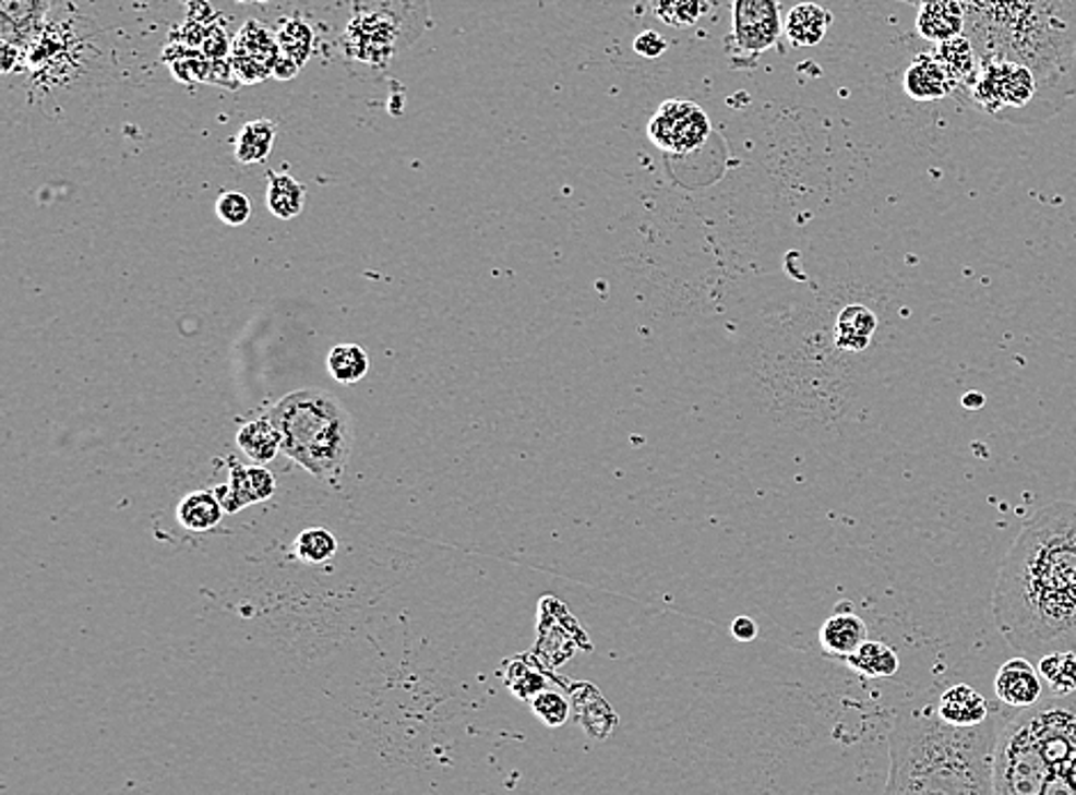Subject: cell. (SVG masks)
<instances>
[{
  "instance_id": "cell-1",
  "label": "cell",
  "mask_w": 1076,
  "mask_h": 795,
  "mask_svg": "<svg viewBox=\"0 0 1076 795\" xmlns=\"http://www.w3.org/2000/svg\"><path fill=\"white\" fill-rule=\"evenodd\" d=\"M992 615L1024 655L1076 653V503L1036 511L999 569Z\"/></svg>"
},
{
  "instance_id": "cell-2",
  "label": "cell",
  "mask_w": 1076,
  "mask_h": 795,
  "mask_svg": "<svg viewBox=\"0 0 1076 795\" xmlns=\"http://www.w3.org/2000/svg\"><path fill=\"white\" fill-rule=\"evenodd\" d=\"M1005 718L973 726L951 724L936 703L895 720L888 736L886 793H994V749Z\"/></svg>"
},
{
  "instance_id": "cell-3",
  "label": "cell",
  "mask_w": 1076,
  "mask_h": 795,
  "mask_svg": "<svg viewBox=\"0 0 1076 795\" xmlns=\"http://www.w3.org/2000/svg\"><path fill=\"white\" fill-rule=\"evenodd\" d=\"M980 58L1036 72L1053 112L1076 95V0H961Z\"/></svg>"
},
{
  "instance_id": "cell-4",
  "label": "cell",
  "mask_w": 1076,
  "mask_h": 795,
  "mask_svg": "<svg viewBox=\"0 0 1076 795\" xmlns=\"http://www.w3.org/2000/svg\"><path fill=\"white\" fill-rule=\"evenodd\" d=\"M992 780L999 795H1076V692L1003 720Z\"/></svg>"
},
{
  "instance_id": "cell-5",
  "label": "cell",
  "mask_w": 1076,
  "mask_h": 795,
  "mask_svg": "<svg viewBox=\"0 0 1076 795\" xmlns=\"http://www.w3.org/2000/svg\"><path fill=\"white\" fill-rule=\"evenodd\" d=\"M268 420L289 459L326 482L340 474L351 447V422L338 399L324 390L291 393L272 408Z\"/></svg>"
},
{
  "instance_id": "cell-6",
  "label": "cell",
  "mask_w": 1076,
  "mask_h": 795,
  "mask_svg": "<svg viewBox=\"0 0 1076 795\" xmlns=\"http://www.w3.org/2000/svg\"><path fill=\"white\" fill-rule=\"evenodd\" d=\"M969 99L999 122L1038 124L1056 116L1036 72L1005 58H980V70L969 83Z\"/></svg>"
},
{
  "instance_id": "cell-7",
  "label": "cell",
  "mask_w": 1076,
  "mask_h": 795,
  "mask_svg": "<svg viewBox=\"0 0 1076 795\" xmlns=\"http://www.w3.org/2000/svg\"><path fill=\"white\" fill-rule=\"evenodd\" d=\"M647 135L661 152L689 154L705 145L709 135L707 112L693 101L670 99L663 101L647 124Z\"/></svg>"
},
{
  "instance_id": "cell-8",
  "label": "cell",
  "mask_w": 1076,
  "mask_h": 795,
  "mask_svg": "<svg viewBox=\"0 0 1076 795\" xmlns=\"http://www.w3.org/2000/svg\"><path fill=\"white\" fill-rule=\"evenodd\" d=\"M778 0H734L732 3V44L742 56L769 51L780 35Z\"/></svg>"
},
{
  "instance_id": "cell-9",
  "label": "cell",
  "mask_w": 1076,
  "mask_h": 795,
  "mask_svg": "<svg viewBox=\"0 0 1076 795\" xmlns=\"http://www.w3.org/2000/svg\"><path fill=\"white\" fill-rule=\"evenodd\" d=\"M399 21L386 10H358L347 28L349 53L366 64H388L399 44Z\"/></svg>"
},
{
  "instance_id": "cell-10",
  "label": "cell",
  "mask_w": 1076,
  "mask_h": 795,
  "mask_svg": "<svg viewBox=\"0 0 1076 795\" xmlns=\"http://www.w3.org/2000/svg\"><path fill=\"white\" fill-rule=\"evenodd\" d=\"M278 62V37L262 21H249L232 44L230 67L241 83H260L268 79Z\"/></svg>"
},
{
  "instance_id": "cell-11",
  "label": "cell",
  "mask_w": 1076,
  "mask_h": 795,
  "mask_svg": "<svg viewBox=\"0 0 1076 795\" xmlns=\"http://www.w3.org/2000/svg\"><path fill=\"white\" fill-rule=\"evenodd\" d=\"M49 0H0V41L24 51L37 41Z\"/></svg>"
},
{
  "instance_id": "cell-12",
  "label": "cell",
  "mask_w": 1076,
  "mask_h": 795,
  "mask_svg": "<svg viewBox=\"0 0 1076 795\" xmlns=\"http://www.w3.org/2000/svg\"><path fill=\"white\" fill-rule=\"evenodd\" d=\"M999 701L1007 709H1026L1042 699V676L1026 658H1013L999 667L994 678Z\"/></svg>"
},
{
  "instance_id": "cell-13",
  "label": "cell",
  "mask_w": 1076,
  "mask_h": 795,
  "mask_svg": "<svg viewBox=\"0 0 1076 795\" xmlns=\"http://www.w3.org/2000/svg\"><path fill=\"white\" fill-rule=\"evenodd\" d=\"M916 28L928 41H948L967 31V8L961 0H921Z\"/></svg>"
},
{
  "instance_id": "cell-14",
  "label": "cell",
  "mask_w": 1076,
  "mask_h": 795,
  "mask_svg": "<svg viewBox=\"0 0 1076 795\" xmlns=\"http://www.w3.org/2000/svg\"><path fill=\"white\" fill-rule=\"evenodd\" d=\"M274 489H276V480L268 470L258 466L253 468L232 466L230 484L218 491V499L223 505V511H237L246 505L262 503V499L274 493Z\"/></svg>"
},
{
  "instance_id": "cell-15",
  "label": "cell",
  "mask_w": 1076,
  "mask_h": 795,
  "mask_svg": "<svg viewBox=\"0 0 1076 795\" xmlns=\"http://www.w3.org/2000/svg\"><path fill=\"white\" fill-rule=\"evenodd\" d=\"M955 83L934 56H918L905 74V93L916 101L944 99Z\"/></svg>"
},
{
  "instance_id": "cell-16",
  "label": "cell",
  "mask_w": 1076,
  "mask_h": 795,
  "mask_svg": "<svg viewBox=\"0 0 1076 795\" xmlns=\"http://www.w3.org/2000/svg\"><path fill=\"white\" fill-rule=\"evenodd\" d=\"M936 711L946 722L959 724V726H973V724H980L992 715L990 707H988V699H984L978 690H973L967 684L953 686L944 695H941L936 701Z\"/></svg>"
},
{
  "instance_id": "cell-17",
  "label": "cell",
  "mask_w": 1076,
  "mask_h": 795,
  "mask_svg": "<svg viewBox=\"0 0 1076 795\" xmlns=\"http://www.w3.org/2000/svg\"><path fill=\"white\" fill-rule=\"evenodd\" d=\"M868 640L865 622L854 612H838L820 630V645L832 655H851Z\"/></svg>"
},
{
  "instance_id": "cell-18",
  "label": "cell",
  "mask_w": 1076,
  "mask_h": 795,
  "mask_svg": "<svg viewBox=\"0 0 1076 795\" xmlns=\"http://www.w3.org/2000/svg\"><path fill=\"white\" fill-rule=\"evenodd\" d=\"M832 19L817 3H799L786 19V35L794 47H815L832 26Z\"/></svg>"
},
{
  "instance_id": "cell-19",
  "label": "cell",
  "mask_w": 1076,
  "mask_h": 795,
  "mask_svg": "<svg viewBox=\"0 0 1076 795\" xmlns=\"http://www.w3.org/2000/svg\"><path fill=\"white\" fill-rule=\"evenodd\" d=\"M941 67L948 72L951 81L955 85H969L973 81V76L978 74V49H976V44L969 39V35H959L955 39H948V41H941L938 44V51L934 56Z\"/></svg>"
},
{
  "instance_id": "cell-20",
  "label": "cell",
  "mask_w": 1076,
  "mask_h": 795,
  "mask_svg": "<svg viewBox=\"0 0 1076 795\" xmlns=\"http://www.w3.org/2000/svg\"><path fill=\"white\" fill-rule=\"evenodd\" d=\"M877 328V316L865 305H847L836 322V342L840 349L861 351L870 345V337Z\"/></svg>"
},
{
  "instance_id": "cell-21",
  "label": "cell",
  "mask_w": 1076,
  "mask_h": 795,
  "mask_svg": "<svg viewBox=\"0 0 1076 795\" xmlns=\"http://www.w3.org/2000/svg\"><path fill=\"white\" fill-rule=\"evenodd\" d=\"M306 202V189L295 177L280 174V172H268V184H266V207L276 218L289 220L297 218L303 209Z\"/></svg>"
},
{
  "instance_id": "cell-22",
  "label": "cell",
  "mask_w": 1076,
  "mask_h": 795,
  "mask_svg": "<svg viewBox=\"0 0 1076 795\" xmlns=\"http://www.w3.org/2000/svg\"><path fill=\"white\" fill-rule=\"evenodd\" d=\"M276 143V124L272 120H253L243 124L235 141L239 164H262Z\"/></svg>"
},
{
  "instance_id": "cell-23",
  "label": "cell",
  "mask_w": 1076,
  "mask_h": 795,
  "mask_svg": "<svg viewBox=\"0 0 1076 795\" xmlns=\"http://www.w3.org/2000/svg\"><path fill=\"white\" fill-rule=\"evenodd\" d=\"M237 443L243 449V454H249L255 463L272 461L283 449L280 434L272 420H258L243 424V429H239L237 434Z\"/></svg>"
},
{
  "instance_id": "cell-24",
  "label": "cell",
  "mask_w": 1076,
  "mask_h": 795,
  "mask_svg": "<svg viewBox=\"0 0 1076 795\" xmlns=\"http://www.w3.org/2000/svg\"><path fill=\"white\" fill-rule=\"evenodd\" d=\"M847 663L851 670L870 678L893 676L900 667L898 653L882 642H870V640H865L854 653L847 655Z\"/></svg>"
},
{
  "instance_id": "cell-25",
  "label": "cell",
  "mask_w": 1076,
  "mask_h": 795,
  "mask_svg": "<svg viewBox=\"0 0 1076 795\" xmlns=\"http://www.w3.org/2000/svg\"><path fill=\"white\" fill-rule=\"evenodd\" d=\"M276 37H278V60L295 67H303V62L312 53V31L306 21H301L299 16L285 19Z\"/></svg>"
},
{
  "instance_id": "cell-26",
  "label": "cell",
  "mask_w": 1076,
  "mask_h": 795,
  "mask_svg": "<svg viewBox=\"0 0 1076 795\" xmlns=\"http://www.w3.org/2000/svg\"><path fill=\"white\" fill-rule=\"evenodd\" d=\"M220 511H223V505L216 495L198 491V493H191L182 499V505H179V509H177V516H179V522H182L184 528H189L193 532H203V530H210L216 526V522L220 520Z\"/></svg>"
},
{
  "instance_id": "cell-27",
  "label": "cell",
  "mask_w": 1076,
  "mask_h": 795,
  "mask_svg": "<svg viewBox=\"0 0 1076 795\" xmlns=\"http://www.w3.org/2000/svg\"><path fill=\"white\" fill-rule=\"evenodd\" d=\"M1038 672L1053 695L1076 692V653L1074 651H1053L1040 658Z\"/></svg>"
},
{
  "instance_id": "cell-28",
  "label": "cell",
  "mask_w": 1076,
  "mask_h": 795,
  "mask_svg": "<svg viewBox=\"0 0 1076 795\" xmlns=\"http://www.w3.org/2000/svg\"><path fill=\"white\" fill-rule=\"evenodd\" d=\"M368 353L356 345H338L328 353V372L335 381L354 383L368 374Z\"/></svg>"
},
{
  "instance_id": "cell-29",
  "label": "cell",
  "mask_w": 1076,
  "mask_h": 795,
  "mask_svg": "<svg viewBox=\"0 0 1076 795\" xmlns=\"http://www.w3.org/2000/svg\"><path fill=\"white\" fill-rule=\"evenodd\" d=\"M655 14L672 28H689L703 14V0H657Z\"/></svg>"
},
{
  "instance_id": "cell-30",
  "label": "cell",
  "mask_w": 1076,
  "mask_h": 795,
  "mask_svg": "<svg viewBox=\"0 0 1076 795\" xmlns=\"http://www.w3.org/2000/svg\"><path fill=\"white\" fill-rule=\"evenodd\" d=\"M335 549H338V543H335V537L322 528H315V530H306L299 541H297V553L303 562H310V564H320V562H326L328 557L335 555Z\"/></svg>"
},
{
  "instance_id": "cell-31",
  "label": "cell",
  "mask_w": 1076,
  "mask_h": 795,
  "mask_svg": "<svg viewBox=\"0 0 1076 795\" xmlns=\"http://www.w3.org/2000/svg\"><path fill=\"white\" fill-rule=\"evenodd\" d=\"M251 212H253L251 200L246 197L241 191H226V193H220L216 200V216L230 227L243 225L246 220L251 218Z\"/></svg>"
},
{
  "instance_id": "cell-32",
  "label": "cell",
  "mask_w": 1076,
  "mask_h": 795,
  "mask_svg": "<svg viewBox=\"0 0 1076 795\" xmlns=\"http://www.w3.org/2000/svg\"><path fill=\"white\" fill-rule=\"evenodd\" d=\"M533 711L540 715L549 726H560L567 720V701L555 695V692H545L533 701Z\"/></svg>"
},
{
  "instance_id": "cell-33",
  "label": "cell",
  "mask_w": 1076,
  "mask_h": 795,
  "mask_svg": "<svg viewBox=\"0 0 1076 795\" xmlns=\"http://www.w3.org/2000/svg\"><path fill=\"white\" fill-rule=\"evenodd\" d=\"M666 49H668V41L655 31H645L634 39V51L643 58H659Z\"/></svg>"
},
{
  "instance_id": "cell-34",
  "label": "cell",
  "mask_w": 1076,
  "mask_h": 795,
  "mask_svg": "<svg viewBox=\"0 0 1076 795\" xmlns=\"http://www.w3.org/2000/svg\"><path fill=\"white\" fill-rule=\"evenodd\" d=\"M732 635H734L737 640H744V642H749V640H753L755 635H757V626H755V622H753V619H749V617H739V619H734V622H732Z\"/></svg>"
},
{
  "instance_id": "cell-35",
  "label": "cell",
  "mask_w": 1076,
  "mask_h": 795,
  "mask_svg": "<svg viewBox=\"0 0 1076 795\" xmlns=\"http://www.w3.org/2000/svg\"><path fill=\"white\" fill-rule=\"evenodd\" d=\"M918 3H921V0H918Z\"/></svg>"
}]
</instances>
